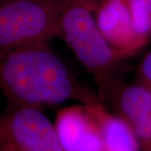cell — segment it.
<instances>
[{"mask_svg": "<svg viewBox=\"0 0 151 151\" xmlns=\"http://www.w3.org/2000/svg\"><path fill=\"white\" fill-rule=\"evenodd\" d=\"M113 113L134 133L141 148L151 142V90L137 82H119L109 93Z\"/></svg>", "mask_w": 151, "mask_h": 151, "instance_id": "cell-7", "label": "cell"}, {"mask_svg": "<svg viewBox=\"0 0 151 151\" xmlns=\"http://www.w3.org/2000/svg\"><path fill=\"white\" fill-rule=\"evenodd\" d=\"M0 151H16L15 150H14L13 148H11L9 146H4L0 148Z\"/></svg>", "mask_w": 151, "mask_h": 151, "instance_id": "cell-11", "label": "cell"}, {"mask_svg": "<svg viewBox=\"0 0 151 151\" xmlns=\"http://www.w3.org/2000/svg\"><path fill=\"white\" fill-rule=\"evenodd\" d=\"M16 151H64L54 123L40 108L10 106L0 114V148Z\"/></svg>", "mask_w": 151, "mask_h": 151, "instance_id": "cell-4", "label": "cell"}, {"mask_svg": "<svg viewBox=\"0 0 151 151\" xmlns=\"http://www.w3.org/2000/svg\"><path fill=\"white\" fill-rule=\"evenodd\" d=\"M97 0H67L59 19L61 37L93 77L103 102L121 81L124 61L103 37L95 19Z\"/></svg>", "mask_w": 151, "mask_h": 151, "instance_id": "cell-2", "label": "cell"}, {"mask_svg": "<svg viewBox=\"0 0 151 151\" xmlns=\"http://www.w3.org/2000/svg\"><path fill=\"white\" fill-rule=\"evenodd\" d=\"M2 53H3V52H0V58H1V55H2Z\"/></svg>", "mask_w": 151, "mask_h": 151, "instance_id": "cell-13", "label": "cell"}, {"mask_svg": "<svg viewBox=\"0 0 151 151\" xmlns=\"http://www.w3.org/2000/svg\"><path fill=\"white\" fill-rule=\"evenodd\" d=\"M133 25L142 43L151 40V0H127Z\"/></svg>", "mask_w": 151, "mask_h": 151, "instance_id": "cell-9", "label": "cell"}, {"mask_svg": "<svg viewBox=\"0 0 151 151\" xmlns=\"http://www.w3.org/2000/svg\"><path fill=\"white\" fill-rule=\"evenodd\" d=\"M2 1H4V0H0V3H1V2H2Z\"/></svg>", "mask_w": 151, "mask_h": 151, "instance_id": "cell-14", "label": "cell"}, {"mask_svg": "<svg viewBox=\"0 0 151 151\" xmlns=\"http://www.w3.org/2000/svg\"><path fill=\"white\" fill-rule=\"evenodd\" d=\"M67 0H4L0 3V52L48 43L59 33Z\"/></svg>", "mask_w": 151, "mask_h": 151, "instance_id": "cell-3", "label": "cell"}, {"mask_svg": "<svg viewBox=\"0 0 151 151\" xmlns=\"http://www.w3.org/2000/svg\"><path fill=\"white\" fill-rule=\"evenodd\" d=\"M139 83L151 90V50L141 60L137 70Z\"/></svg>", "mask_w": 151, "mask_h": 151, "instance_id": "cell-10", "label": "cell"}, {"mask_svg": "<svg viewBox=\"0 0 151 151\" xmlns=\"http://www.w3.org/2000/svg\"><path fill=\"white\" fill-rule=\"evenodd\" d=\"M54 126L64 151H103L99 124L87 104L60 109Z\"/></svg>", "mask_w": 151, "mask_h": 151, "instance_id": "cell-5", "label": "cell"}, {"mask_svg": "<svg viewBox=\"0 0 151 151\" xmlns=\"http://www.w3.org/2000/svg\"><path fill=\"white\" fill-rule=\"evenodd\" d=\"M47 44L30 45L2 53L0 90L9 105L41 108L67 101L88 104L100 100L81 85Z\"/></svg>", "mask_w": 151, "mask_h": 151, "instance_id": "cell-1", "label": "cell"}, {"mask_svg": "<svg viewBox=\"0 0 151 151\" xmlns=\"http://www.w3.org/2000/svg\"><path fill=\"white\" fill-rule=\"evenodd\" d=\"M94 14L103 37L123 59L145 46L135 32L127 0H97Z\"/></svg>", "mask_w": 151, "mask_h": 151, "instance_id": "cell-6", "label": "cell"}, {"mask_svg": "<svg viewBox=\"0 0 151 151\" xmlns=\"http://www.w3.org/2000/svg\"><path fill=\"white\" fill-rule=\"evenodd\" d=\"M142 149L145 151H151V142L149 143V144H147L146 145L143 146Z\"/></svg>", "mask_w": 151, "mask_h": 151, "instance_id": "cell-12", "label": "cell"}, {"mask_svg": "<svg viewBox=\"0 0 151 151\" xmlns=\"http://www.w3.org/2000/svg\"><path fill=\"white\" fill-rule=\"evenodd\" d=\"M99 124L103 151H141V145L133 130L122 119L109 112L101 100L87 104Z\"/></svg>", "mask_w": 151, "mask_h": 151, "instance_id": "cell-8", "label": "cell"}]
</instances>
